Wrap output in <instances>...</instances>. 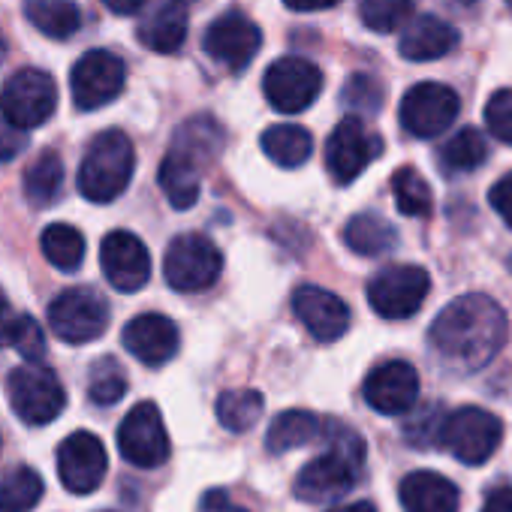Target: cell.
Here are the masks:
<instances>
[{
  "mask_svg": "<svg viewBox=\"0 0 512 512\" xmlns=\"http://www.w3.org/2000/svg\"><path fill=\"white\" fill-rule=\"evenodd\" d=\"M509 323L503 308L482 293L452 299L428 329L431 350L458 371L485 368L506 344Z\"/></svg>",
  "mask_w": 512,
  "mask_h": 512,
  "instance_id": "obj_1",
  "label": "cell"
},
{
  "mask_svg": "<svg viewBox=\"0 0 512 512\" xmlns=\"http://www.w3.org/2000/svg\"><path fill=\"white\" fill-rule=\"evenodd\" d=\"M362 461H365L362 437L350 425L329 419L326 422V452L299 470L293 491L305 503L338 500L356 488V482L362 476Z\"/></svg>",
  "mask_w": 512,
  "mask_h": 512,
  "instance_id": "obj_2",
  "label": "cell"
},
{
  "mask_svg": "<svg viewBox=\"0 0 512 512\" xmlns=\"http://www.w3.org/2000/svg\"><path fill=\"white\" fill-rule=\"evenodd\" d=\"M136 169V151L127 133L121 130H103L88 145L82 166H79V193L88 202L106 205L118 199L133 178Z\"/></svg>",
  "mask_w": 512,
  "mask_h": 512,
  "instance_id": "obj_3",
  "label": "cell"
},
{
  "mask_svg": "<svg viewBox=\"0 0 512 512\" xmlns=\"http://www.w3.org/2000/svg\"><path fill=\"white\" fill-rule=\"evenodd\" d=\"M223 272V253L208 235L184 232L172 238L163 256L166 284L178 293H202L217 284Z\"/></svg>",
  "mask_w": 512,
  "mask_h": 512,
  "instance_id": "obj_4",
  "label": "cell"
},
{
  "mask_svg": "<svg viewBox=\"0 0 512 512\" xmlns=\"http://www.w3.org/2000/svg\"><path fill=\"white\" fill-rule=\"evenodd\" d=\"M10 407L25 425H49L67 407V392L58 374L40 362H28L7 377Z\"/></svg>",
  "mask_w": 512,
  "mask_h": 512,
  "instance_id": "obj_5",
  "label": "cell"
},
{
  "mask_svg": "<svg viewBox=\"0 0 512 512\" xmlns=\"http://www.w3.org/2000/svg\"><path fill=\"white\" fill-rule=\"evenodd\" d=\"M503 440V422L482 407L449 410L440 431V446L461 464H485Z\"/></svg>",
  "mask_w": 512,
  "mask_h": 512,
  "instance_id": "obj_6",
  "label": "cell"
},
{
  "mask_svg": "<svg viewBox=\"0 0 512 512\" xmlns=\"http://www.w3.org/2000/svg\"><path fill=\"white\" fill-rule=\"evenodd\" d=\"M55 106H58L55 79L34 67H25L16 76H10L4 91H0V112H4V121L19 130H34L46 124L55 115Z\"/></svg>",
  "mask_w": 512,
  "mask_h": 512,
  "instance_id": "obj_7",
  "label": "cell"
},
{
  "mask_svg": "<svg viewBox=\"0 0 512 512\" xmlns=\"http://www.w3.org/2000/svg\"><path fill=\"white\" fill-rule=\"evenodd\" d=\"M49 326L67 344L97 341L109 329V305L91 287H70L49 305Z\"/></svg>",
  "mask_w": 512,
  "mask_h": 512,
  "instance_id": "obj_8",
  "label": "cell"
},
{
  "mask_svg": "<svg viewBox=\"0 0 512 512\" xmlns=\"http://www.w3.org/2000/svg\"><path fill=\"white\" fill-rule=\"evenodd\" d=\"M431 293V278L422 266H386L368 281V302L386 320L413 317Z\"/></svg>",
  "mask_w": 512,
  "mask_h": 512,
  "instance_id": "obj_9",
  "label": "cell"
},
{
  "mask_svg": "<svg viewBox=\"0 0 512 512\" xmlns=\"http://www.w3.org/2000/svg\"><path fill=\"white\" fill-rule=\"evenodd\" d=\"M263 91H266V100L272 103L275 112L299 115L320 97L323 73L317 64L296 58V55L278 58L263 76Z\"/></svg>",
  "mask_w": 512,
  "mask_h": 512,
  "instance_id": "obj_10",
  "label": "cell"
},
{
  "mask_svg": "<svg viewBox=\"0 0 512 512\" xmlns=\"http://www.w3.org/2000/svg\"><path fill=\"white\" fill-rule=\"evenodd\" d=\"M461 112V100L449 85L419 82L401 100V127L416 139H434L452 127Z\"/></svg>",
  "mask_w": 512,
  "mask_h": 512,
  "instance_id": "obj_11",
  "label": "cell"
},
{
  "mask_svg": "<svg viewBox=\"0 0 512 512\" xmlns=\"http://www.w3.org/2000/svg\"><path fill=\"white\" fill-rule=\"evenodd\" d=\"M380 154L383 139L350 115L332 130L326 142V169L335 184H353Z\"/></svg>",
  "mask_w": 512,
  "mask_h": 512,
  "instance_id": "obj_12",
  "label": "cell"
},
{
  "mask_svg": "<svg viewBox=\"0 0 512 512\" xmlns=\"http://www.w3.org/2000/svg\"><path fill=\"white\" fill-rule=\"evenodd\" d=\"M118 449L124 455V461H130L133 467H160L172 446H169V434L160 416V407L154 401H142L136 404L124 422L118 425Z\"/></svg>",
  "mask_w": 512,
  "mask_h": 512,
  "instance_id": "obj_13",
  "label": "cell"
},
{
  "mask_svg": "<svg viewBox=\"0 0 512 512\" xmlns=\"http://www.w3.org/2000/svg\"><path fill=\"white\" fill-rule=\"evenodd\" d=\"M124 85H127V67L118 55H112L106 49H94V52L82 55L70 76L73 103L82 112L109 106L124 91Z\"/></svg>",
  "mask_w": 512,
  "mask_h": 512,
  "instance_id": "obj_14",
  "label": "cell"
},
{
  "mask_svg": "<svg viewBox=\"0 0 512 512\" xmlns=\"http://www.w3.org/2000/svg\"><path fill=\"white\" fill-rule=\"evenodd\" d=\"M202 49L211 61L226 67L229 73H241L256 58V52L263 49V31L256 28V22L232 10L208 25L202 37Z\"/></svg>",
  "mask_w": 512,
  "mask_h": 512,
  "instance_id": "obj_15",
  "label": "cell"
},
{
  "mask_svg": "<svg viewBox=\"0 0 512 512\" xmlns=\"http://www.w3.org/2000/svg\"><path fill=\"white\" fill-rule=\"evenodd\" d=\"M109 470L106 446L91 431H73L58 446V476L67 491L73 494H91L100 488Z\"/></svg>",
  "mask_w": 512,
  "mask_h": 512,
  "instance_id": "obj_16",
  "label": "cell"
},
{
  "mask_svg": "<svg viewBox=\"0 0 512 512\" xmlns=\"http://www.w3.org/2000/svg\"><path fill=\"white\" fill-rule=\"evenodd\" d=\"M100 266L106 281L118 293H136L151 278V253L139 235L127 229H115L100 244Z\"/></svg>",
  "mask_w": 512,
  "mask_h": 512,
  "instance_id": "obj_17",
  "label": "cell"
},
{
  "mask_svg": "<svg viewBox=\"0 0 512 512\" xmlns=\"http://www.w3.org/2000/svg\"><path fill=\"white\" fill-rule=\"evenodd\" d=\"M362 395L368 401V407H374L383 416H404L410 410H416L419 401V371L410 362L392 359L377 365L365 383H362Z\"/></svg>",
  "mask_w": 512,
  "mask_h": 512,
  "instance_id": "obj_18",
  "label": "cell"
},
{
  "mask_svg": "<svg viewBox=\"0 0 512 512\" xmlns=\"http://www.w3.org/2000/svg\"><path fill=\"white\" fill-rule=\"evenodd\" d=\"M293 311H296L299 323L308 329V335L320 344H332L350 329L347 302L323 287H314V284H302L293 293Z\"/></svg>",
  "mask_w": 512,
  "mask_h": 512,
  "instance_id": "obj_19",
  "label": "cell"
},
{
  "mask_svg": "<svg viewBox=\"0 0 512 512\" xmlns=\"http://www.w3.org/2000/svg\"><path fill=\"white\" fill-rule=\"evenodd\" d=\"M121 341H124L127 353L136 356L142 365L160 368L178 353L181 335H178V326L169 317H163V314H139L124 326Z\"/></svg>",
  "mask_w": 512,
  "mask_h": 512,
  "instance_id": "obj_20",
  "label": "cell"
},
{
  "mask_svg": "<svg viewBox=\"0 0 512 512\" xmlns=\"http://www.w3.org/2000/svg\"><path fill=\"white\" fill-rule=\"evenodd\" d=\"M455 46H458V31L449 22H443L437 16H416L404 28L398 52H401V58L422 64V61L446 58Z\"/></svg>",
  "mask_w": 512,
  "mask_h": 512,
  "instance_id": "obj_21",
  "label": "cell"
},
{
  "mask_svg": "<svg viewBox=\"0 0 512 512\" xmlns=\"http://www.w3.org/2000/svg\"><path fill=\"white\" fill-rule=\"evenodd\" d=\"M139 43L157 55H172L187 40V4L184 0H163V4L139 22Z\"/></svg>",
  "mask_w": 512,
  "mask_h": 512,
  "instance_id": "obj_22",
  "label": "cell"
},
{
  "mask_svg": "<svg viewBox=\"0 0 512 512\" xmlns=\"http://www.w3.org/2000/svg\"><path fill=\"white\" fill-rule=\"evenodd\" d=\"M398 494L407 512H458V500H461L452 479L431 470H416L404 476Z\"/></svg>",
  "mask_w": 512,
  "mask_h": 512,
  "instance_id": "obj_23",
  "label": "cell"
},
{
  "mask_svg": "<svg viewBox=\"0 0 512 512\" xmlns=\"http://www.w3.org/2000/svg\"><path fill=\"white\" fill-rule=\"evenodd\" d=\"M202 163L169 148L163 163H160V172H157V181H160V190L166 193L169 205L178 208V211H187L196 205L199 199V190H202Z\"/></svg>",
  "mask_w": 512,
  "mask_h": 512,
  "instance_id": "obj_24",
  "label": "cell"
},
{
  "mask_svg": "<svg viewBox=\"0 0 512 512\" xmlns=\"http://www.w3.org/2000/svg\"><path fill=\"white\" fill-rule=\"evenodd\" d=\"M323 428H326V422H320L317 413H311V410H284L269 425L266 449L275 455H284L290 449H302V446L314 443L323 434Z\"/></svg>",
  "mask_w": 512,
  "mask_h": 512,
  "instance_id": "obj_25",
  "label": "cell"
},
{
  "mask_svg": "<svg viewBox=\"0 0 512 512\" xmlns=\"http://www.w3.org/2000/svg\"><path fill=\"white\" fill-rule=\"evenodd\" d=\"M344 241L359 256H383L398 244V229L377 211H365L344 226Z\"/></svg>",
  "mask_w": 512,
  "mask_h": 512,
  "instance_id": "obj_26",
  "label": "cell"
},
{
  "mask_svg": "<svg viewBox=\"0 0 512 512\" xmlns=\"http://www.w3.org/2000/svg\"><path fill=\"white\" fill-rule=\"evenodd\" d=\"M64 160L58 151H43L28 169H25V199L34 208H49L58 202L64 190Z\"/></svg>",
  "mask_w": 512,
  "mask_h": 512,
  "instance_id": "obj_27",
  "label": "cell"
},
{
  "mask_svg": "<svg viewBox=\"0 0 512 512\" xmlns=\"http://www.w3.org/2000/svg\"><path fill=\"white\" fill-rule=\"evenodd\" d=\"M25 16L52 40H67L82 28V13L73 0H25Z\"/></svg>",
  "mask_w": 512,
  "mask_h": 512,
  "instance_id": "obj_28",
  "label": "cell"
},
{
  "mask_svg": "<svg viewBox=\"0 0 512 512\" xmlns=\"http://www.w3.org/2000/svg\"><path fill=\"white\" fill-rule=\"evenodd\" d=\"M260 145H263L266 157L272 163L284 166V169L302 166L311 157V151H314L311 133L305 127H299V124H275V127H269L263 133Z\"/></svg>",
  "mask_w": 512,
  "mask_h": 512,
  "instance_id": "obj_29",
  "label": "cell"
},
{
  "mask_svg": "<svg viewBox=\"0 0 512 512\" xmlns=\"http://www.w3.org/2000/svg\"><path fill=\"white\" fill-rule=\"evenodd\" d=\"M40 247L46 260L61 272H76L85 260V238L70 223H52L40 235Z\"/></svg>",
  "mask_w": 512,
  "mask_h": 512,
  "instance_id": "obj_30",
  "label": "cell"
},
{
  "mask_svg": "<svg viewBox=\"0 0 512 512\" xmlns=\"http://www.w3.org/2000/svg\"><path fill=\"white\" fill-rule=\"evenodd\" d=\"M488 157V142L476 127H464L458 130L443 148H440V166L446 175H458V172H473L485 163Z\"/></svg>",
  "mask_w": 512,
  "mask_h": 512,
  "instance_id": "obj_31",
  "label": "cell"
},
{
  "mask_svg": "<svg viewBox=\"0 0 512 512\" xmlns=\"http://www.w3.org/2000/svg\"><path fill=\"white\" fill-rule=\"evenodd\" d=\"M43 494V476L34 467H16L0 479V512H31Z\"/></svg>",
  "mask_w": 512,
  "mask_h": 512,
  "instance_id": "obj_32",
  "label": "cell"
},
{
  "mask_svg": "<svg viewBox=\"0 0 512 512\" xmlns=\"http://www.w3.org/2000/svg\"><path fill=\"white\" fill-rule=\"evenodd\" d=\"M214 413H217V422L226 431H247L263 416V395L253 392V389L220 392V398L214 404Z\"/></svg>",
  "mask_w": 512,
  "mask_h": 512,
  "instance_id": "obj_33",
  "label": "cell"
},
{
  "mask_svg": "<svg viewBox=\"0 0 512 512\" xmlns=\"http://www.w3.org/2000/svg\"><path fill=\"white\" fill-rule=\"evenodd\" d=\"M395 205L407 217H428L431 214V187L413 166H401L392 175Z\"/></svg>",
  "mask_w": 512,
  "mask_h": 512,
  "instance_id": "obj_34",
  "label": "cell"
},
{
  "mask_svg": "<svg viewBox=\"0 0 512 512\" xmlns=\"http://www.w3.org/2000/svg\"><path fill=\"white\" fill-rule=\"evenodd\" d=\"M124 392H127V374L118 365V359L112 356L97 359L88 374V398L100 407H109V404H118Z\"/></svg>",
  "mask_w": 512,
  "mask_h": 512,
  "instance_id": "obj_35",
  "label": "cell"
},
{
  "mask_svg": "<svg viewBox=\"0 0 512 512\" xmlns=\"http://www.w3.org/2000/svg\"><path fill=\"white\" fill-rule=\"evenodd\" d=\"M413 7H416V0H362L359 13H362L365 28L377 34H389L413 16Z\"/></svg>",
  "mask_w": 512,
  "mask_h": 512,
  "instance_id": "obj_36",
  "label": "cell"
},
{
  "mask_svg": "<svg viewBox=\"0 0 512 512\" xmlns=\"http://www.w3.org/2000/svg\"><path fill=\"white\" fill-rule=\"evenodd\" d=\"M443 407L440 404H425L422 410H413L410 419L404 422V437L407 443L428 449V446H440V431H443Z\"/></svg>",
  "mask_w": 512,
  "mask_h": 512,
  "instance_id": "obj_37",
  "label": "cell"
},
{
  "mask_svg": "<svg viewBox=\"0 0 512 512\" xmlns=\"http://www.w3.org/2000/svg\"><path fill=\"white\" fill-rule=\"evenodd\" d=\"M344 106L353 109V112H380L383 106V88L374 76H365V73H356L347 79L344 85Z\"/></svg>",
  "mask_w": 512,
  "mask_h": 512,
  "instance_id": "obj_38",
  "label": "cell"
},
{
  "mask_svg": "<svg viewBox=\"0 0 512 512\" xmlns=\"http://www.w3.org/2000/svg\"><path fill=\"white\" fill-rule=\"evenodd\" d=\"M485 127L494 139L512 145V88L491 94L485 103Z\"/></svg>",
  "mask_w": 512,
  "mask_h": 512,
  "instance_id": "obj_39",
  "label": "cell"
},
{
  "mask_svg": "<svg viewBox=\"0 0 512 512\" xmlns=\"http://www.w3.org/2000/svg\"><path fill=\"white\" fill-rule=\"evenodd\" d=\"M13 347L28 362H40L46 356V335H43L40 323L31 314H22V326H19V335H16V344Z\"/></svg>",
  "mask_w": 512,
  "mask_h": 512,
  "instance_id": "obj_40",
  "label": "cell"
},
{
  "mask_svg": "<svg viewBox=\"0 0 512 512\" xmlns=\"http://www.w3.org/2000/svg\"><path fill=\"white\" fill-rule=\"evenodd\" d=\"M488 202H491V208L500 214V220L512 229V172L503 175V178L488 190Z\"/></svg>",
  "mask_w": 512,
  "mask_h": 512,
  "instance_id": "obj_41",
  "label": "cell"
},
{
  "mask_svg": "<svg viewBox=\"0 0 512 512\" xmlns=\"http://www.w3.org/2000/svg\"><path fill=\"white\" fill-rule=\"evenodd\" d=\"M25 148H28L25 130H19V127H13V124H0V163L16 160Z\"/></svg>",
  "mask_w": 512,
  "mask_h": 512,
  "instance_id": "obj_42",
  "label": "cell"
},
{
  "mask_svg": "<svg viewBox=\"0 0 512 512\" xmlns=\"http://www.w3.org/2000/svg\"><path fill=\"white\" fill-rule=\"evenodd\" d=\"M19 326H22V314L13 311L10 299L4 296V290H0V347H13L16 344Z\"/></svg>",
  "mask_w": 512,
  "mask_h": 512,
  "instance_id": "obj_43",
  "label": "cell"
},
{
  "mask_svg": "<svg viewBox=\"0 0 512 512\" xmlns=\"http://www.w3.org/2000/svg\"><path fill=\"white\" fill-rule=\"evenodd\" d=\"M196 512H247V509H244L241 503H235V500L229 497L226 488H208V491L202 494Z\"/></svg>",
  "mask_w": 512,
  "mask_h": 512,
  "instance_id": "obj_44",
  "label": "cell"
},
{
  "mask_svg": "<svg viewBox=\"0 0 512 512\" xmlns=\"http://www.w3.org/2000/svg\"><path fill=\"white\" fill-rule=\"evenodd\" d=\"M482 512H512V485H497L488 491Z\"/></svg>",
  "mask_w": 512,
  "mask_h": 512,
  "instance_id": "obj_45",
  "label": "cell"
},
{
  "mask_svg": "<svg viewBox=\"0 0 512 512\" xmlns=\"http://www.w3.org/2000/svg\"><path fill=\"white\" fill-rule=\"evenodd\" d=\"M284 4L296 13H317V10H332L341 0H284Z\"/></svg>",
  "mask_w": 512,
  "mask_h": 512,
  "instance_id": "obj_46",
  "label": "cell"
},
{
  "mask_svg": "<svg viewBox=\"0 0 512 512\" xmlns=\"http://www.w3.org/2000/svg\"><path fill=\"white\" fill-rule=\"evenodd\" d=\"M106 10H112L115 16H136L142 10L145 0H103Z\"/></svg>",
  "mask_w": 512,
  "mask_h": 512,
  "instance_id": "obj_47",
  "label": "cell"
},
{
  "mask_svg": "<svg viewBox=\"0 0 512 512\" xmlns=\"http://www.w3.org/2000/svg\"><path fill=\"white\" fill-rule=\"evenodd\" d=\"M326 512H377L371 503H344V506H332V509H326Z\"/></svg>",
  "mask_w": 512,
  "mask_h": 512,
  "instance_id": "obj_48",
  "label": "cell"
},
{
  "mask_svg": "<svg viewBox=\"0 0 512 512\" xmlns=\"http://www.w3.org/2000/svg\"><path fill=\"white\" fill-rule=\"evenodd\" d=\"M0 58H4V37H0Z\"/></svg>",
  "mask_w": 512,
  "mask_h": 512,
  "instance_id": "obj_49",
  "label": "cell"
},
{
  "mask_svg": "<svg viewBox=\"0 0 512 512\" xmlns=\"http://www.w3.org/2000/svg\"><path fill=\"white\" fill-rule=\"evenodd\" d=\"M458 4H476V0H458Z\"/></svg>",
  "mask_w": 512,
  "mask_h": 512,
  "instance_id": "obj_50",
  "label": "cell"
},
{
  "mask_svg": "<svg viewBox=\"0 0 512 512\" xmlns=\"http://www.w3.org/2000/svg\"><path fill=\"white\" fill-rule=\"evenodd\" d=\"M506 4H509V10H512V0H506Z\"/></svg>",
  "mask_w": 512,
  "mask_h": 512,
  "instance_id": "obj_51",
  "label": "cell"
}]
</instances>
